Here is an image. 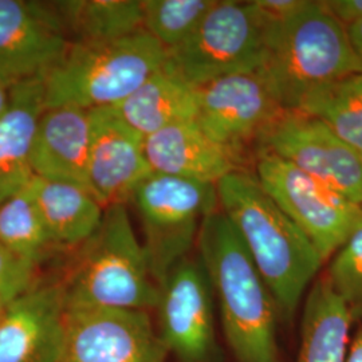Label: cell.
Instances as JSON below:
<instances>
[{
    "instance_id": "1",
    "label": "cell",
    "mask_w": 362,
    "mask_h": 362,
    "mask_svg": "<svg viewBox=\"0 0 362 362\" xmlns=\"http://www.w3.org/2000/svg\"><path fill=\"white\" fill-rule=\"evenodd\" d=\"M216 191L220 211L270 288L281 318L293 320L324 259L263 189L255 173L233 172L216 184Z\"/></svg>"
},
{
    "instance_id": "2",
    "label": "cell",
    "mask_w": 362,
    "mask_h": 362,
    "mask_svg": "<svg viewBox=\"0 0 362 362\" xmlns=\"http://www.w3.org/2000/svg\"><path fill=\"white\" fill-rule=\"evenodd\" d=\"M196 247L235 361L279 362L278 305L220 208L203 221Z\"/></svg>"
},
{
    "instance_id": "3",
    "label": "cell",
    "mask_w": 362,
    "mask_h": 362,
    "mask_svg": "<svg viewBox=\"0 0 362 362\" xmlns=\"http://www.w3.org/2000/svg\"><path fill=\"white\" fill-rule=\"evenodd\" d=\"M61 286L66 309L155 310L160 287L125 204L105 208L100 227L78 247Z\"/></svg>"
},
{
    "instance_id": "4",
    "label": "cell",
    "mask_w": 362,
    "mask_h": 362,
    "mask_svg": "<svg viewBox=\"0 0 362 362\" xmlns=\"http://www.w3.org/2000/svg\"><path fill=\"white\" fill-rule=\"evenodd\" d=\"M285 110H296L303 97L338 78L361 73L348 30L325 8L308 4L279 25H267L263 62L258 70Z\"/></svg>"
},
{
    "instance_id": "5",
    "label": "cell",
    "mask_w": 362,
    "mask_h": 362,
    "mask_svg": "<svg viewBox=\"0 0 362 362\" xmlns=\"http://www.w3.org/2000/svg\"><path fill=\"white\" fill-rule=\"evenodd\" d=\"M167 59V49L145 30L109 42H70L43 77L46 109L116 107Z\"/></svg>"
},
{
    "instance_id": "6",
    "label": "cell",
    "mask_w": 362,
    "mask_h": 362,
    "mask_svg": "<svg viewBox=\"0 0 362 362\" xmlns=\"http://www.w3.org/2000/svg\"><path fill=\"white\" fill-rule=\"evenodd\" d=\"M130 202L141 221L149 269L160 287L169 272L191 255L203 221L219 208L216 185L153 172Z\"/></svg>"
},
{
    "instance_id": "7",
    "label": "cell",
    "mask_w": 362,
    "mask_h": 362,
    "mask_svg": "<svg viewBox=\"0 0 362 362\" xmlns=\"http://www.w3.org/2000/svg\"><path fill=\"white\" fill-rule=\"evenodd\" d=\"M267 25L251 1L218 0L194 34L168 52L167 65L196 88L219 78L258 71Z\"/></svg>"
},
{
    "instance_id": "8",
    "label": "cell",
    "mask_w": 362,
    "mask_h": 362,
    "mask_svg": "<svg viewBox=\"0 0 362 362\" xmlns=\"http://www.w3.org/2000/svg\"><path fill=\"white\" fill-rule=\"evenodd\" d=\"M255 176L324 262L344 245L360 219L362 206L278 156L257 155Z\"/></svg>"
},
{
    "instance_id": "9",
    "label": "cell",
    "mask_w": 362,
    "mask_h": 362,
    "mask_svg": "<svg viewBox=\"0 0 362 362\" xmlns=\"http://www.w3.org/2000/svg\"><path fill=\"white\" fill-rule=\"evenodd\" d=\"M157 332L177 362H221L216 303L200 258L189 255L160 285Z\"/></svg>"
},
{
    "instance_id": "10",
    "label": "cell",
    "mask_w": 362,
    "mask_h": 362,
    "mask_svg": "<svg viewBox=\"0 0 362 362\" xmlns=\"http://www.w3.org/2000/svg\"><path fill=\"white\" fill-rule=\"evenodd\" d=\"M259 153H272L362 206L361 156L324 122L282 110L260 136Z\"/></svg>"
},
{
    "instance_id": "11",
    "label": "cell",
    "mask_w": 362,
    "mask_h": 362,
    "mask_svg": "<svg viewBox=\"0 0 362 362\" xmlns=\"http://www.w3.org/2000/svg\"><path fill=\"white\" fill-rule=\"evenodd\" d=\"M59 362H169L149 311L66 309Z\"/></svg>"
},
{
    "instance_id": "12",
    "label": "cell",
    "mask_w": 362,
    "mask_h": 362,
    "mask_svg": "<svg viewBox=\"0 0 362 362\" xmlns=\"http://www.w3.org/2000/svg\"><path fill=\"white\" fill-rule=\"evenodd\" d=\"M285 110L259 71L219 78L199 88L196 122L215 143L246 161L248 148Z\"/></svg>"
},
{
    "instance_id": "13",
    "label": "cell",
    "mask_w": 362,
    "mask_h": 362,
    "mask_svg": "<svg viewBox=\"0 0 362 362\" xmlns=\"http://www.w3.org/2000/svg\"><path fill=\"white\" fill-rule=\"evenodd\" d=\"M69 45L54 4L0 0V78L11 88L45 77Z\"/></svg>"
},
{
    "instance_id": "14",
    "label": "cell",
    "mask_w": 362,
    "mask_h": 362,
    "mask_svg": "<svg viewBox=\"0 0 362 362\" xmlns=\"http://www.w3.org/2000/svg\"><path fill=\"white\" fill-rule=\"evenodd\" d=\"M91 137L88 187L104 208L128 204L137 187L153 170L145 139L113 107L90 110Z\"/></svg>"
},
{
    "instance_id": "15",
    "label": "cell",
    "mask_w": 362,
    "mask_h": 362,
    "mask_svg": "<svg viewBox=\"0 0 362 362\" xmlns=\"http://www.w3.org/2000/svg\"><path fill=\"white\" fill-rule=\"evenodd\" d=\"M65 297L61 284H35L0 317V362H59Z\"/></svg>"
},
{
    "instance_id": "16",
    "label": "cell",
    "mask_w": 362,
    "mask_h": 362,
    "mask_svg": "<svg viewBox=\"0 0 362 362\" xmlns=\"http://www.w3.org/2000/svg\"><path fill=\"white\" fill-rule=\"evenodd\" d=\"M145 153L155 173L214 185L233 172L246 170L239 156L209 139L194 119L146 137Z\"/></svg>"
},
{
    "instance_id": "17",
    "label": "cell",
    "mask_w": 362,
    "mask_h": 362,
    "mask_svg": "<svg viewBox=\"0 0 362 362\" xmlns=\"http://www.w3.org/2000/svg\"><path fill=\"white\" fill-rule=\"evenodd\" d=\"M90 137V110L78 106L46 109L39 118L33 144L34 175L89 189Z\"/></svg>"
},
{
    "instance_id": "18",
    "label": "cell",
    "mask_w": 362,
    "mask_h": 362,
    "mask_svg": "<svg viewBox=\"0 0 362 362\" xmlns=\"http://www.w3.org/2000/svg\"><path fill=\"white\" fill-rule=\"evenodd\" d=\"M46 110L43 77L11 88V100L0 116V204L35 177L31 165L39 118Z\"/></svg>"
},
{
    "instance_id": "19",
    "label": "cell",
    "mask_w": 362,
    "mask_h": 362,
    "mask_svg": "<svg viewBox=\"0 0 362 362\" xmlns=\"http://www.w3.org/2000/svg\"><path fill=\"white\" fill-rule=\"evenodd\" d=\"M113 109L130 128L146 139L169 125L196 119L199 88L185 81L165 62Z\"/></svg>"
},
{
    "instance_id": "20",
    "label": "cell",
    "mask_w": 362,
    "mask_h": 362,
    "mask_svg": "<svg viewBox=\"0 0 362 362\" xmlns=\"http://www.w3.org/2000/svg\"><path fill=\"white\" fill-rule=\"evenodd\" d=\"M302 308L297 362H346L354 322L325 275L314 281Z\"/></svg>"
},
{
    "instance_id": "21",
    "label": "cell",
    "mask_w": 362,
    "mask_h": 362,
    "mask_svg": "<svg viewBox=\"0 0 362 362\" xmlns=\"http://www.w3.org/2000/svg\"><path fill=\"white\" fill-rule=\"evenodd\" d=\"M31 187L52 246L78 248L100 227L105 208L89 189L37 176Z\"/></svg>"
},
{
    "instance_id": "22",
    "label": "cell",
    "mask_w": 362,
    "mask_h": 362,
    "mask_svg": "<svg viewBox=\"0 0 362 362\" xmlns=\"http://www.w3.org/2000/svg\"><path fill=\"white\" fill-rule=\"evenodd\" d=\"M71 42H109L144 30L143 0H70L52 3Z\"/></svg>"
},
{
    "instance_id": "23",
    "label": "cell",
    "mask_w": 362,
    "mask_h": 362,
    "mask_svg": "<svg viewBox=\"0 0 362 362\" xmlns=\"http://www.w3.org/2000/svg\"><path fill=\"white\" fill-rule=\"evenodd\" d=\"M296 110L324 122L344 143L362 152V71L308 93Z\"/></svg>"
},
{
    "instance_id": "24",
    "label": "cell",
    "mask_w": 362,
    "mask_h": 362,
    "mask_svg": "<svg viewBox=\"0 0 362 362\" xmlns=\"http://www.w3.org/2000/svg\"><path fill=\"white\" fill-rule=\"evenodd\" d=\"M0 243L35 266L52 246L31 182L0 204Z\"/></svg>"
},
{
    "instance_id": "25",
    "label": "cell",
    "mask_w": 362,
    "mask_h": 362,
    "mask_svg": "<svg viewBox=\"0 0 362 362\" xmlns=\"http://www.w3.org/2000/svg\"><path fill=\"white\" fill-rule=\"evenodd\" d=\"M218 0H143L144 30L167 52L194 33Z\"/></svg>"
},
{
    "instance_id": "26",
    "label": "cell",
    "mask_w": 362,
    "mask_h": 362,
    "mask_svg": "<svg viewBox=\"0 0 362 362\" xmlns=\"http://www.w3.org/2000/svg\"><path fill=\"white\" fill-rule=\"evenodd\" d=\"M326 279L345 302L354 325L362 324V212L344 245L327 260Z\"/></svg>"
},
{
    "instance_id": "27",
    "label": "cell",
    "mask_w": 362,
    "mask_h": 362,
    "mask_svg": "<svg viewBox=\"0 0 362 362\" xmlns=\"http://www.w3.org/2000/svg\"><path fill=\"white\" fill-rule=\"evenodd\" d=\"M37 266L0 243V291L16 299L35 285Z\"/></svg>"
},
{
    "instance_id": "28",
    "label": "cell",
    "mask_w": 362,
    "mask_h": 362,
    "mask_svg": "<svg viewBox=\"0 0 362 362\" xmlns=\"http://www.w3.org/2000/svg\"><path fill=\"white\" fill-rule=\"evenodd\" d=\"M266 25H279L299 13L308 0H254L251 1Z\"/></svg>"
},
{
    "instance_id": "29",
    "label": "cell",
    "mask_w": 362,
    "mask_h": 362,
    "mask_svg": "<svg viewBox=\"0 0 362 362\" xmlns=\"http://www.w3.org/2000/svg\"><path fill=\"white\" fill-rule=\"evenodd\" d=\"M325 8L345 27L362 21V0H321Z\"/></svg>"
},
{
    "instance_id": "30",
    "label": "cell",
    "mask_w": 362,
    "mask_h": 362,
    "mask_svg": "<svg viewBox=\"0 0 362 362\" xmlns=\"http://www.w3.org/2000/svg\"><path fill=\"white\" fill-rule=\"evenodd\" d=\"M346 30H348V35H349L353 52L356 54V58L361 66L362 70V21L353 26L348 27Z\"/></svg>"
},
{
    "instance_id": "31",
    "label": "cell",
    "mask_w": 362,
    "mask_h": 362,
    "mask_svg": "<svg viewBox=\"0 0 362 362\" xmlns=\"http://www.w3.org/2000/svg\"><path fill=\"white\" fill-rule=\"evenodd\" d=\"M357 326H358V330L350 341L346 362H362V324Z\"/></svg>"
},
{
    "instance_id": "32",
    "label": "cell",
    "mask_w": 362,
    "mask_h": 362,
    "mask_svg": "<svg viewBox=\"0 0 362 362\" xmlns=\"http://www.w3.org/2000/svg\"><path fill=\"white\" fill-rule=\"evenodd\" d=\"M11 100V86L0 78V116L6 112Z\"/></svg>"
},
{
    "instance_id": "33",
    "label": "cell",
    "mask_w": 362,
    "mask_h": 362,
    "mask_svg": "<svg viewBox=\"0 0 362 362\" xmlns=\"http://www.w3.org/2000/svg\"><path fill=\"white\" fill-rule=\"evenodd\" d=\"M13 300H15V299L8 297L7 294H4V293H1V291H0V317L3 315V313H4V311L8 309V306L13 303Z\"/></svg>"
},
{
    "instance_id": "34",
    "label": "cell",
    "mask_w": 362,
    "mask_h": 362,
    "mask_svg": "<svg viewBox=\"0 0 362 362\" xmlns=\"http://www.w3.org/2000/svg\"><path fill=\"white\" fill-rule=\"evenodd\" d=\"M360 156H361V160H362V152H361V153H360Z\"/></svg>"
}]
</instances>
